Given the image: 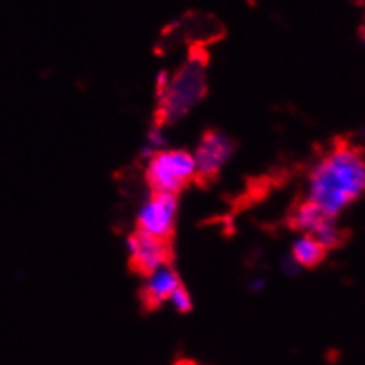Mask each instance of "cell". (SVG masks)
I'll return each mask as SVG.
<instances>
[{"label":"cell","instance_id":"6da1fadb","mask_svg":"<svg viewBox=\"0 0 365 365\" xmlns=\"http://www.w3.org/2000/svg\"><path fill=\"white\" fill-rule=\"evenodd\" d=\"M365 195V155L353 145L330 148L309 173L307 198L329 217L337 219Z\"/></svg>","mask_w":365,"mask_h":365},{"label":"cell","instance_id":"7a4b0ae2","mask_svg":"<svg viewBox=\"0 0 365 365\" xmlns=\"http://www.w3.org/2000/svg\"><path fill=\"white\" fill-rule=\"evenodd\" d=\"M145 177L152 192L177 196L198 177L195 155L182 148H163L148 158Z\"/></svg>","mask_w":365,"mask_h":365},{"label":"cell","instance_id":"3957f363","mask_svg":"<svg viewBox=\"0 0 365 365\" xmlns=\"http://www.w3.org/2000/svg\"><path fill=\"white\" fill-rule=\"evenodd\" d=\"M205 96L203 62L189 61L168 80L161 91L163 122H177L189 113Z\"/></svg>","mask_w":365,"mask_h":365},{"label":"cell","instance_id":"277c9868","mask_svg":"<svg viewBox=\"0 0 365 365\" xmlns=\"http://www.w3.org/2000/svg\"><path fill=\"white\" fill-rule=\"evenodd\" d=\"M178 200L173 195H159L152 192V196L140 207L136 215L138 233L147 237L168 242L177 225Z\"/></svg>","mask_w":365,"mask_h":365},{"label":"cell","instance_id":"5b68a950","mask_svg":"<svg viewBox=\"0 0 365 365\" xmlns=\"http://www.w3.org/2000/svg\"><path fill=\"white\" fill-rule=\"evenodd\" d=\"M235 152L233 141L226 134L210 131L201 138L196 152H192L196 161V173L201 178H212L226 166Z\"/></svg>","mask_w":365,"mask_h":365},{"label":"cell","instance_id":"8992f818","mask_svg":"<svg viewBox=\"0 0 365 365\" xmlns=\"http://www.w3.org/2000/svg\"><path fill=\"white\" fill-rule=\"evenodd\" d=\"M128 251L133 268L143 275L166 267L170 262L168 242L147 237L143 233L136 232L128 238Z\"/></svg>","mask_w":365,"mask_h":365},{"label":"cell","instance_id":"52a82bcc","mask_svg":"<svg viewBox=\"0 0 365 365\" xmlns=\"http://www.w3.org/2000/svg\"><path fill=\"white\" fill-rule=\"evenodd\" d=\"M178 286H182L180 279H178V274L168 265L159 268V270L152 272V274L145 275V284H143L145 304H147L148 307H154V305L168 302Z\"/></svg>","mask_w":365,"mask_h":365},{"label":"cell","instance_id":"ba28073f","mask_svg":"<svg viewBox=\"0 0 365 365\" xmlns=\"http://www.w3.org/2000/svg\"><path fill=\"white\" fill-rule=\"evenodd\" d=\"M330 219L334 217H329V215H327L325 212L319 210L314 203H311L309 200H304L300 205H297L289 221H292L293 228L295 230H299V232L304 235L314 237Z\"/></svg>","mask_w":365,"mask_h":365},{"label":"cell","instance_id":"9c48e42d","mask_svg":"<svg viewBox=\"0 0 365 365\" xmlns=\"http://www.w3.org/2000/svg\"><path fill=\"white\" fill-rule=\"evenodd\" d=\"M327 249L311 235H300L292 245V259L302 268L318 267L325 259Z\"/></svg>","mask_w":365,"mask_h":365},{"label":"cell","instance_id":"30bf717a","mask_svg":"<svg viewBox=\"0 0 365 365\" xmlns=\"http://www.w3.org/2000/svg\"><path fill=\"white\" fill-rule=\"evenodd\" d=\"M168 302H170V304L173 305L175 311H178V312H189L192 309V297H191V293L184 288V286H178Z\"/></svg>","mask_w":365,"mask_h":365}]
</instances>
